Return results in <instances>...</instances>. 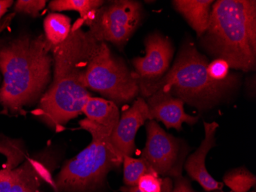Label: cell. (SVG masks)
I'll return each instance as SVG.
<instances>
[{
  "label": "cell",
  "instance_id": "cell-1",
  "mask_svg": "<svg viewBox=\"0 0 256 192\" xmlns=\"http://www.w3.org/2000/svg\"><path fill=\"white\" fill-rule=\"evenodd\" d=\"M83 25L82 20H78L66 41L52 47V79L34 114L56 128L82 114L90 96L84 74L100 43L88 31L84 32Z\"/></svg>",
  "mask_w": 256,
  "mask_h": 192
},
{
  "label": "cell",
  "instance_id": "cell-2",
  "mask_svg": "<svg viewBox=\"0 0 256 192\" xmlns=\"http://www.w3.org/2000/svg\"><path fill=\"white\" fill-rule=\"evenodd\" d=\"M52 47L44 34L0 42V103L6 113H23L24 107L40 100L48 89L52 79Z\"/></svg>",
  "mask_w": 256,
  "mask_h": 192
},
{
  "label": "cell",
  "instance_id": "cell-3",
  "mask_svg": "<svg viewBox=\"0 0 256 192\" xmlns=\"http://www.w3.org/2000/svg\"><path fill=\"white\" fill-rule=\"evenodd\" d=\"M211 56L232 69L251 72L256 64V2L218 0L211 9L208 28L200 38Z\"/></svg>",
  "mask_w": 256,
  "mask_h": 192
},
{
  "label": "cell",
  "instance_id": "cell-4",
  "mask_svg": "<svg viewBox=\"0 0 256 192\" xmlns=\"http://www.w3.org/2000/svg\"><path fill=\"white\" fill-rule=\"evenodd\" d=\"M208 64L195 43L186 40L172 68L156 82L139 84V92L148 98L156 91H164L199 110L211 109L236 89L238 77L230 75L222 82L212 80L207 73Z\"/></svg>",
  "mask_w": 256,
  "mask_h": 192
},
{
  "label": "cell",
  "instance_id": "cell-5",
  "mask_svg": "<svg viewBox=\"0 0 256 192\" xmlns=\"http://www.w3.org/2000/svg\"><path fill=\"white\" fill-rule=\"evenodd\" d=\"M92 140L87 148L63 166L54 186L66 192H88L103 184L110 171L118 168L123 158L110 142V134L88 118L79 122Z\"/></svg>",
  "mask_w": 256,
  "mask_h": 192
},
{
  "label": "cell",
  "instance_id": "cell-6",
  "mask_svg": "<svg viewBox=\"0 0 256 192\" xmlns=\"http://www.w3.org/2000/svg\"><path fill=\"white\" fill-rule=\"evenodd\" d=\"M87 89L99 92L115 104L130 102L139 93L138 79L120 58L115 56L107 43L98 50L86 69Z\"/></svg>",
  "mask_w": 256,
  "mask_h": 192
},
{
  "label": "cell",
  "instance_id": "cell-7",
  "mask_svg": "<svg viewBox=\"0 0 256 192\" xmlns=\"http://www.w3.org/2000/svg\"><path fill=\"white\" fill-rule=\"evenodd\" d=\"M142 12V5L138 1H112L100 7L84 25L99 43L108 42L122 50L139 27Z\"/></svg>",
  "mask_w": 256,
  "mask_h": 192
},
{
  "label": "cell",
  "instance_id": "cell-8",
  "mask_svg": "<svg viewBox=\"0 0 256 192\" xmlns=\"http://www.w3.org/2000/svg\"><path fill=\"white\" fill-rule=\"evenodd\" d=\"M146 142L142 152L158 176L166 177H180L186 156L189 147L184 140L166 133L154 120L146 125Z\"/></svg>",
  "mask_w": 256,
  "mask_h": 192
},
{
  "label": "cell",
  "instance_id": "cell-9",
  "mask_svg": "<svg viewBox=\"0 0 256 192\" xmlns=\"http://www.w3.org/2000/svg\"><path fill=\"white\" fill-rule=\"evenodd\" d=\"M7 163L0 169V192H44V183H52L48 170L42 164L27 159L18 167L22 160L15 151L6 153Z\"/></svg>",
  "mask_w": 256,
  "mask_h": 192
},
{
  "label": "cell",
  "instance_id": "cell-10",
  "mask_svg": "<svg viewBox=\"0 0 256 192\" xmlns=\"http://www.w3.org/2000/svg\"><path fill=\"white\" fill-rule=\"evenodd\" d=\"M146 55L134 59V76L138 85L156 82L166 74L174 56V49L169 39L154 33L144 42Z\"/></svg>",
  "mask_w": 256,
  "mask_h": 192
},
{
  "label": "cell",
  "instance_id": "cell-11",
  "mask_svg": "<svg viewBox=\"0 0 256 192\" xmlns=\"http://www.w3.org/2000/svg\"><path fill=\"white\" fill-rule=\"evenodd\" d=\"M148 119L151 120V117L148 104L143 98H138L132 106L122 113L110 138L115 151L122 158L132 156L134 152L136 132Z\"/></svg>",
  "mask_w": 256,
  "mask_h": 192
},
{
  "label": "cell",
  "instance_id": "cell-12",
  "mask_svg": "<svg viewBox=\"0 0 256 192\" xmlns=\"http://www.w3.org/2000/svg\"><path fill=\"white\" fill-rule=\"evenodd\" d=\"M146 99L151 120L160 121L168 128L180 131L184 122L194 125L198 122V117L186 113L184 101L168 92L156 91Z\"/></svg>",
  "mask_w": 256,
  "mask_h": 192
},
{
  "label": "cell",
  "instance_id": "cell-13",
  "mask_svg": "<svg viewBox=\"0 0 256 192\" xmlns=\"http://www.w3.org/2000/svg\"><path fill=\"white\" fill-rule=\"evenodd\" d=\"M204 125L205 138L196 151L188 157L184 167L191 178L199 183L207 191L221 190L224 184L216 181L210 174L205 163L207 154L216 145V132L218 125L216 122L212 123L204 122Z\"/></svg>",
  "mask_w": 256,
  "mask_h": 192
},
{
  "label": "cell",
  "instance_id": "cell-14",
  "mask_svg": "<svg viewBox=\"0 0 256 192\" xmlns=\"http://www.w3.org/2000/svg\"><path fill=\"white\" fill-rule=\"evenodd\" d=\"M172 5L194 29L199 38L206 31L212 0H175Z\"/></svg>",
  "mask_w": 256,
  "mask_h": 192
},
{
  "label": "cell",
  "instance_id": "cell-15",
  "mask_svg": "<svg viewBox=\"0 0 256 192\" xmlns=\"http://www.w3.org/2000/svg\"><path fill=\"white\" fill-rule=\"evenodd\" d=\"M82 113L88 119L106 128L110 135L120 119V112L114 102L92 97V95L88 99Z\"/></svg>",
  "mask_w": 256,
  "mask_h": 192
},
{
  "label": "cell",
  "instance_id": "cell-16",
  "mask_svg": "<svg viewBox=\"0 0 256 192\" xmlns=\"http://www.w3.org/2000/svg\"><path fill=\"white\" fill-rule=\"evenodd\" d=\"M71 30V19L67 16L54 13L44 19V37L52 47L66 41Z\"/></svg>",
  "mask_w": 256,
  "mask_h": 192
},
{
  "label": "cell",
  "instance_id": "cell-17",
  "mask_svg": "<svg viewBox=\"0 0 256 192\" xmlns=\"http://www.w3.org/2000/svg\"><path fill=\"white\" fill-rule=\"evenodd\" d=\"M104 4L102 0H53L48 8L54 12H78L84 25Z\"/></svg>",
  "mask_w": 256,
  "mask_h": 192
},
{
  "label": "cell",
  "instance_id": "cell-18",
  "mask_svg": "<svg viewBox=\"0 0 256 192\" xmlns=\"http://www.w3.org/2000/svg\"><path fill=\"white\" fill-rule=\"evenodd\" d=\"M124 181L129 187L138 185L142 176L146 174H156L144 158H134L132 156L123 158Z\"/></svg>",
  "mask_w": 256,
  "mask_h": 192
},
{
  "label": "cell",
  "instance_id": "cell-19",
  "mask_svg": "<svg viewBox=\"0 0 256 192\" xmlns=\"http://www.w3.org/2000/svg\"><path fill=\"white\" fill-rule=\"evenodd\" d=\"M224 181L232 192H247L256 185V178L246 167H238L228 171L224 176Z\"/></svg>",
  "mask_w": 256,
  "mask_h": 192
},
{
  "label": "cell",
  "instance_id": "cell-20",
  "mask_svg": "<svg viewBox=\"0 0 256 192\" xmlns=\"http://www.w3.org/2000/svg\"><path fill=\"white\" fill-rule=\"evenodd\" d=\"M138 187L142 192H172L170 177L161 178L156 174H146L138 181Z\"/></svg>",
  "mask_w": 256,
  "mask_h": 192
},
{
  "label": "cell",
  "instance_id": "cell-21",
  "mask_svg": "<svg viewBox=\"0 0 256 192\" xmlns=\"http://www.w3.org/2000/svg\"><path fill=\"white\" fill-rule=\"evenodd\" d=\"M230 65L224 59H216L207 66V73L212 80L222 82L228 78Z\"/></svg>",
  "mask_w": 256,
  "mask_h": 192
},
{
  "label": "cell",
  "instance_id": "cell-22",
  "mask_svg": "<svg viewBox=\"0 0 256 192\" xmlns=\"http://www.w3.org/2000/svg\"><path fill=\"white\" fill-rule=\"evenodd\" d=\"M46 0H18L15 5L17 13L37 17L40 12L46 7Z\"/></svg>",
  "mask_w": 256,
  "mask_h": 192
},
{
  "label": "cell",
  "instance_id": "cell-23",
  "mask_svg": "<svg viewBox=\"0 0 256 192\" xmlns=\"http://www.w3.org/2000/svg\"><path fill=\"white\" fill-rule=\"evenodd\" d=\"M172 192H195L191 187L190 183L185 177H180L175 178V186Z\"/></svg>",
  "mask_w": 256,
  "mask_h": 192
},
{
  "label": "cell",
  "instance_id": "cell-24",
  "mask_svg": "<svg viewBox=\"0 0 256 192\" xmlns=\"http://www.w3.org/2000/svg\"><path fill=\"white\" fill-rule=\"evenodd\" d=\"M14 4L12 0H0V20L8 11V8Z\"/></svg>",
  "mask_w": 256,
  "mask_h": 192
},
{
  "label": "cell",
  "instance_id": "cell-25",
  "mask_svg": "<svg viewBox=\"0 0 256 192\" xmlns=\"http://www.w3.org/2000/svg\"><path fill=\"white\" fill-rule=\"evenodd\" d=\"M129 192H142L138 188V186H135V187H130L129 189Z\"/></svg>",
  "mask_w": 256,
  "mask_h": 192
},
{
  "label": "cell",
  "instance_id": "cell-26",
  "mask_svg": "<svg viewBox=\"0 0 256 192\" xmlns=\"http://www.w3.org/2000/svg\"></svg>",
  "mask_w": 256,
  "mask_h": 192
}]
</instances>
